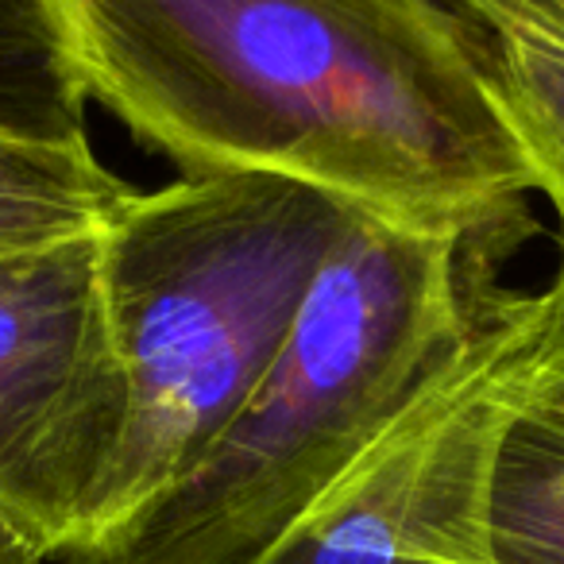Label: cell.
<instances>
[{"mask_svg": "<svg viewBox=\"0 0 564 564\" xmlns=\"http://www.w3.org/2000/svg\"><path fill=\"white\" fill-rule=\"evenodd\" d=\"M86 94L197 174H279L484 251L533 171L453 0H63Z\"/></svg>", "mask_w": 564, "mask_h": 564, "instance_id": "obj_1", "label": "cell"}, {"mask_svg": "<svg viewBox=\"0 0 564 564\" xmlns=\"http://www.w3.org/2000/svg\"><path fill=\"white\" fill-rule=\"evenodd\" d=\"M479 251L356 217L291 340L202 460L58 564H259L430 391L476 333Z\"/></svg>", "mask_w": 564, "mask_h": 564, "instance_id": "obj_2", "label": "cell"}, {"mask_svg": "<svg viewBox=\"0 0 564 564\" xmlns=\"http://www.w3.org/2000/svg\"><path fill=\"white\" fill-rule=\"evenodd\" d=\"M356 217L279 174H182L117 213L101 256L132 402L70 553L128 525L202 460L286 348Z\"/></svg>", "mask_w": 564, "mask_h": 564, "instance_id": "obj_3", "label": "cell"}, {"mask_svg": "<svg viewBox=\"0 0 564 564\" xmlns=\"http://www.w3.org/2000/svg\"><path fill=\"white\" fill-rule=\"evenodd\" d=\"M541 322V291L487 299L430 391L259 564H495V464L530 399Z\"/></svg>", "mask_w": 564, "mask_h": 564, "instance_id": "obj_4", "label": "cell"}, {"mask_svg": "<svg viewBox=\"0 0 564 564\" xmlns=\"http://www.w3.org/2000/svg\"><path fill=\"white\" fill-rule=\"evenodd\" d=\"M101 232L0 259V507L51 561L86 533L132 402Z\"/></svg>", "mask_w": 564, "mask_h": 564, "instance_id": "obj_5", "label": "cell"}, {"mask_svg": "<svg viewBox=\"0 0 564 564\" xmlns=\"http://www.w3.org/2000/svg\"><path fill=\"white\" fill-rule=\"evenodd\" d=\"M484 35L495 109L561 217L564 251V0H453Z\"/></svg>", "mask_w": 564, "mask_h": 564, "instance_id": "obj_6", "label": "cell"}, {"mask_svg": "<svg viewBox=\"0 0 564 564\" xmlns=\"http://www.w3.org/2000/svg\"><path fill=\"white\" fill-rule=\"evenodd\" d=\"M135 194L89 140L47 143L0 132V259L101 232Z\"/></svg>", "mask_w": 564, "mask_h": 564, "instance_id": "obj_7", "label": "cell"}, {"mask_svg": "<svg viewBox=\"0 0 564 564\" xmlns=\"http://www.w3.org/2000/svg\"><path fill=\"white\" fill-rule=\"evenodd\" d=\"M86 105L63 0H0V132L82 143Z\"/></svg>", "mask_w": 564, "mask_h": 564, "instance_id": "obj_8", "label": "cell"}, {"mask_svg": "<svg viewBox=\"0 0 564 564\" xmlns=\"http://www.w3.org/2000/svg\"><path fill=\"white\" fill-rule=\"evenodd\" d=\"M495 564H564V410L514 414L491 484Z\"/></svg>", "mask_w": 564, "mask_h": 564, "instance_id": "obj_9", "label": "cell"}, {"mask_svg": "<svg viewBox=\"0 0 564 564\" xmlns=\"http://www.w3.org/2000/svg\"><path fill=\"white\" fill-rule=\"evenodd\" d=\"M541 302H545V322H541L538 352H533L530 402L564 410V251L553 282L541 291Z\"/></svg>", "mask_w": 564, "mask_h": 564, "instance_id": "obj_10", "label": "cell"}, {"mask_svg": "<svg viewBox=\"0 0 564 564\" xmlns=\"http://www.w3.org/2000/svg\"><path fill=\"white\" fill-rule=\"evenodd\" d=\"M51 553L40 545L32 530L20 518L0 507V564H47Z\"/></svg>", "mask_w": 564, "mask_h": 564, "instance_id": "obj_11", "label": "cell"}]
</instances>
